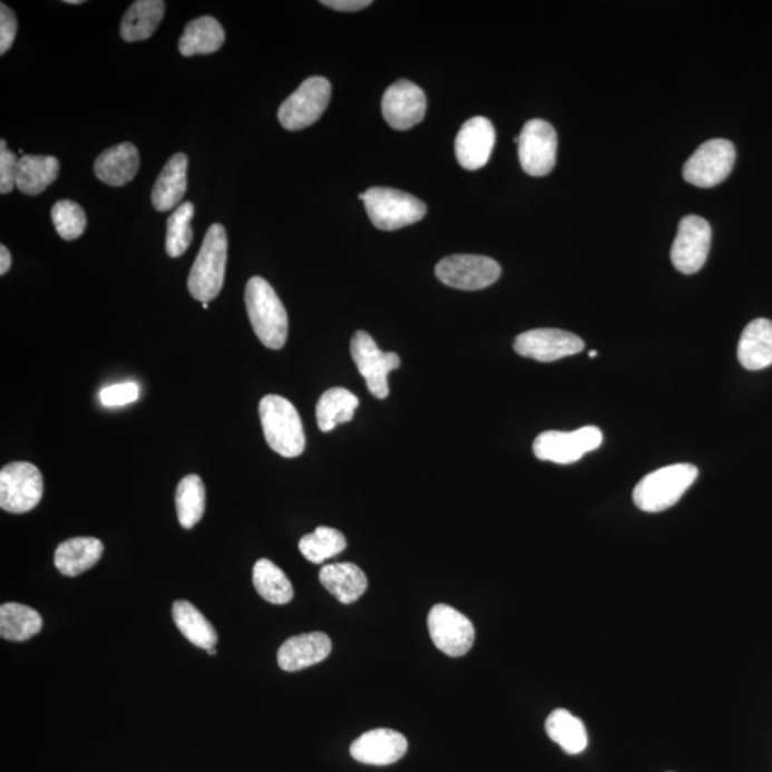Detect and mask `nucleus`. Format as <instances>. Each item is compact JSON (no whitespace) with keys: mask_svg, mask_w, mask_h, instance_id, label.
Here are the masks:
<instances>
[{"mask_svg":"<svg viewBox=\"0 0 772 772\" xmlns=\"http://www.w3.org/2000/svg\"><path fill=\"white\" fill-rule=\"evenodd\" d=\"M59 169L60 164L55 156H20L17 188L29 196L43 194L58 179Z\"/></svg>","mask_w":772,"mask_h":772,"instance_id":"nucleus-27","label":"nucleus"},{"mask_svg":"<svg viewBox=\"0 0 772 772\" xmlns=\"http://www.w3.org/2000/svg\"><path fill=\"white\" fill-rule=\"evenodd\" d=\"M166 4L163 0H138L126 10L120 23L125 42H140L153 37L163 22Z\"/></svg>","mask_w":772,"mask_h":772,"instance_id":"nucleus-25","label":"nucleus"},{"mask_svg":"<svg viewBox=\"0 0 772 772\" xmlns=\"http://www.w3.org/2000/svg\"><path fill=\"white\" fill-rule=\"evenodd\" d=\"M332 643L324 633L296 635L277 651V665L286 673H296L330 657Z\"/></svg>","mask_w":772,"mask_h":772,"instance_id":"nucleus-19","label":"nucleus"},{"mask_svg":"<svg viewBox=\"0 0 772 772\" xmlns=\"http://www.w3.org/2000/svg\"><path fill=\"white\" fill-rule=\"evenodd\" d=\"M139 153L136 146L129 143L106 149L95 160V175L100 182L109 186H124L129 184L139 170Z\"/></svg>","mask_w":772,"mask_h":772,"instance_id":"nucleus-20","label":"nucleus"},{"mask_svg":"<svg viewBox=\"0 0 772 772\" xmlns=\"http://www.w3.org/2000/svg\"><path fill=\"white\" fill-rule=\"evenodd\" d=\"M252 582L256 593L267 603L285 605L294 598V587L290 578L270 559H260L255 564Z\"/></svg>","mask_w":772,"mask_h":772,"instance_id":"nucleus-32","label":"nucleus"},{"mask_svg":"<svg viewBox=\"0 0 772 772\" xmlns=\"http://www.w3.org/2000/svg\"><path fill=\"white\" fill-rule=\"evenodd\" d=\"M18 33V19L7 4H0V55L8 52Z\"/></svg>","mask_w":772,"mask_h":772,"instance_id":"nucleus-39","label":"nucleus"},{"mask_svg":"<svg viewBox=\"0 0 772 772\" xmlns=\"http://www.w3.org/2000/svg\"><path fill=\"white\" fill-rule=\"evenodd\" d=\"M139 398V388L134 382L115 383L99 392V400L105 407H124Z\"/></svg>","mask_w":772,"mask_h":772,"instance_id":"nucleus-38","label":"nucleus"},{"mask_svg":"<svg viewBox=\"0 0 772 772\" xmlns=\"http://www.w3.org/2000/svg\"><path fill=\"white\" fill-rule=\"evenodd\" d=\"M739 361L749 371L772 365V321L759 317L745 326L739 343Z\"/></svg>","mask_w":772,"mask_h":772,"instance_id":"nucleus-23","label":"nucleus"},{"mask_svg":"<svg viewBox=\"0 0 772 772\" xmlns=\"http://www.w3.org/2000/svg\"><path fill=\"white\" fill-rule=\"evenodd\" d=\"M378 229L397 231L417 224L427 215V205L400 189L370 188L358 195Z\"/></svg>","mask_w":772,"mask_h":772,"instance_id":"nucleus-5","label":"nucleus"},{"mask_svg":"<svg viewBox=\"0 0 772 772\" xmlns=\"http://www.w3.org/2000/svg\"><path fill=\"white\" fill-rule=\"evenodd\" d=\"M346 548V539L338 529L317 527L314 532L305 535L300 541V551L307 561L322 564L334 558Z\"/></svg>","mask_w":772,"mask_h":772,"instance_id":"nucleus-34","label":"nucleus"},{"mask_svg":"<svg viewBox=\"0 0 772 772\" xmlns=\"http://www.w3.org/2000/svg\"><path fill=\"white\" fill-rule=\"evenodd\" d=\"M42 627V617L28 605L8 603L0 607V635L3 639L23 643L39 634Z\"/></svg>","mask_w":772,"mask_h":772,"instance_id":"nucleus-30","label":"nucleus"},{"mask_svg":"<svg viewBox=\"0 0 772 772\" xmlns=\"http://www.w3.org/2000/svg\"><path fill=\"white\" fill-rule=\"evenodd\" d=\"M545 730L549 739L561 746L565 753L575 755L587 749L588 735L583 721L567 710L553 711L545 723Z\"/></svg>","mask_w":772,"mask_h":772,"instance_id":"nucleus-31","label":"nucleus"},{"mask_svg":"<svg viewBox=\"0 0 772 772\" xmlns=\"http://www.w3.org/2000/svg\"><path fill=\"white\" fill-rule=\"evenodd\" d=\"M597 355H598V352H597V351H592V352H589V356H592V358H595V356H597Z\"/></svg>","mask_w":772,"mask_h":772,"instance_id":"nucleus-43","label":"nucleus"},{"mask_svg":"<svg viewBox=\"0 0 772 772\" xmlns=\"http://www.w3.org/2000/svg\"><path fill=\"white\" fill-rule=\"evenodd\" d=\"M260 417L265 441L285 458L300 457L306 438L300 413L292 402L280 395H266L260 402Z\"/></svg>","mask_w":772,"mask_h":772,"instance_id":"nucleus-2","label":"nucleus"},{"mask_svg":"<svg viewBox=\"0 0 772 772\" xmlns=\"http://www.w3.org/2000/svg\"><path fill=\"white\" fill-rule=\"evenodd\" d=\"M172 618L180 634L195 647L206 651L215 648L218 643V633L194 604L188 600H176L172 607Z\"/></svg>","mask_w":772,"mask_h":772,"instance_id":"nucleus-28","label":"nucleus"},{"mask_svg":"<svg viewBox=\"0 0 772 772\" xmlns=\"http://www.w3.org/2000/svg\"><path fill=\"white\" fill-rule=\"evenodd\" d=\"M332 88L330 80L312 77L302 82L300 88L281 105L277 119L286 130L296 133L314 125L324 115L330 105Z\"/></svg>","mask_w":772,"mask_h":772,"instance_id":"nucleus-6","label":"nucleus"},{"mask_svg":"<svg viewBox=\"0 0 772 772\" xmlns=\"http://www.w3.org/2000/svg\"><path fill=\"white\" fill-rule=\"evenodd\" d=\"M321 3L340 12H358L372 4L371 0H322Z\"/></svg>","mask_w":772,"mask_h":772,"instance_id":"nucleus-40","label":"nucleus"},{"mask_svg":"<svg viewBox=\"0 0 772 772\" xmlns=\"http://www.w3.org/2000/svg\"><path fill=\"white\" fill-rule=\"evenodd\" d=\"M188 189V156L175 154L164 166L153 190V205L158 212L178 208Z\"/></svg>","mask_w":772,"mask_h":772,"instance_id":"nucleus-21","label":"nucleus"},{"mask_svg":"<svg viewBox=\"0 0 772 772\" xmlns=\"http://www.w3.org/2000/svg\"><path fill=\"white\" fill-rule=\"evenodd\" d=\"M320 582L342 604L355 603L368 588L367 575L351 563L325 565Z\"/></svg>","mask_w":772,"mask_h":772,"instance_id":"nucleus-24","label":"nucleus"},{"mask_svg":"<svg viewBox=\"0 0 772 772\" xmlns=\"http://www.w3.org/2000/svg\"><path fill=\"white\" fill-rule=\"evenodd\" d=\"M43 477L30 462H12L0 471V507L10 514H25L39 506Z\"/></svg>","mask_w":772,"mask_h":772,"instance_id":"nucleus-7","label":"nucleus"},{"mask_svg":"<svg viewBox=\"0 0 772 772\" xmlns=\"http://www.w3.org/2000/svg\"><path fill=\"white\" fill-rule=\"evenodd\" d=\"M245 305L255 335L270 350H281L287 340V314L274 287L264 277H251L245 287Z\"/></svg>","mask_w":772,"mask_h":772,"instance_id":"nucleus-1","label":"nucleus"},{"mask_svg":"<svg viewBox=\"0 0 772 772\" xmlns=\"http://www.w3.org/2000/svg\"><path fill=\"white\" fill-rule=\"evenodd\" d=\"M176 514L185 529L194 528L204 517L206 491L201 477L190 473L182 478L175 494Z\"/></svg>","mask_w":772,"mask_h":772,"instance_id":"nucleus-33","label":"nucleus"},{"mask_svg":"<svg viewBox=\"0 0 772 772\" xmlns=\"http://www.w3.org/2000/svg\"><path fill=\"white\" fill-rule=\"evenodd\" d=\"M10 266H12V255H10L7 246H0V275H7Z\"/></svg>","mask_w":772,"mask_h":772,"instance_id":"nucleus-41","label":"nucleus"},{"mask_svg":"<svg viewBox=\"0 0 772 772\" xmlns=\"http://www.w3.org/2000/svg\"><path fill=\"white\" fill-rule=\"evenodd\" d=\"M436 275L442 284L456 290L479 291L496 284L501 266L488 256L452 255L439 262Z\"/></svg>","mask_w":772,"mask_h":772,"instance_id":"nucleus-12","label":"nucleus"},{"mask_svg":"<svg viewBox=\"0 0 772 772\" xmlns=\"http://www.w3.org/2000/svg\"><path fill=\"white\" fill-rule=\"evenodd\" d=\"M360 400L345 388H331L316 403V421L322 432H331L341 423L351 422Z\"/></svg>","mask_w":772,"mask_h":772,"instance_id":"nucleus-29","label":"nucleus"},{"mask_svg":"<svg viewBox=\"0 0 772 772\" xmlns=\"http://www.w3.org/2000/svg\"><path fill=\"white\" fill-rule=\"evenodd\" d=\"M208 654H209V655H216V649H215V648L209 649V651H208Z\"/></svg>","mask_w":772,"mask_h":772,"instance_id":"nucleus-44","label":"nucleus"},{"mask_svg":"<svg viewBox=\"0 0 772 772\" xmlns=\"http://www.w3.org/2000/svg\"><path fill=\"white\" fill-rule=\"evenodd\" d=\"M427 96L420 86L402 79L392 84L382 98V115L397 130H408L422 123Z\"/></svg>","mask_w":772,"mask_h":772,"instance_id":"nucleus-16","label":"nucleus"},{"mask_svg":"<svg viewBox=\"0 0 772 772\" xmlns=\"http://www.w3.org/2000/svg\"><path fill=\"white\" fill-rule=\"evenodd\" d=\"M225 43V30L212 17H201L192 20L179 39V52L186 58L195 55L218 52Z\"/></svg>","mask_w":772,"mask_h":772,"instance_id":"nucleus-26","label":"nucleus"},{"mask_svg":"<svg viewBox=\"0 0 772 772\" xmlns=\"http://www.w3.org/2000/svg\"><path fill=\"white\" fill-rule=\"evenodd\" d=\"M515 144H518L519 163L528 175L539 178L551 174L558 150L557 133L551 124L543 119L528 120Z\"/></svg>","mask_w":772,"mask_h":772,"instance_id":"nucleus-11","label":"nucleus"},{"mask_svg":"<svg viewBox=\"0 0 772 772\" xmlns=\"http://www.w3.org/2000/svg\"><path fill=\"white\" fill-rule=\"evenodd\" d=\"M202 307H204V310H208V307H209L208 302H205V304H202Z\"/></svg>","mask_w":772,"mask_h":772,"instance_id":"nucleus-45","label":"nucleus"},{"mask_svg":"<svg viewBox=\"0 0 772 772\" xmlns=\"http://www.w3.org/2000/svg\"><path fill=\"white\" fill-rule=\"evenodd\" d=\"M104 555V544L98 538H70L55 551V567L65 577H78L99 563Z\"/></svg>","mask_w":772,"mask_h":772,"instance_id":"nucleus-22","label":"nucleus"},{"mask_svg":"<svg viewBox=\"0 0 772 772\" xmlns=\"http://www.w3.org/2000/svg\"><path fill=\"white\" fill-rule=\"evenodd\" d=\"M698 478V468L675 463L648 473L634 489L635 506L644 512H661L674 507Z\"/></svg>","mask_w":772,"mask_h":772,"instance_id":"nucleus-4","label":"nucleus"},{"mask_svg":"<svg viewBox=\"0 0 772 772\" xmlns=\"http://www.w3.org/2000/svg\"><path fill=\"white\" fill-rule=\"evenodd\" d=\"M65 3L68 4H80L84 3L82 0H65Z\"/></svg>","mask_w":772,"mask_h":772,"instance_id":"nucleus-42","label":"nucleus"},{"mask_svg":"<svg viewBox=\"0 0 772 772\" xmlns=\"http://www.w3.org/2000/svg\"><path fill=\"white\" fill-rule=\"evenodd\" d=\"M494 145H496V129L491 120L483 116L467 120L459 129L456 139L459 165L467 170L481 169L491 158Z\"/></svg>","mask_w":772,"mask_h":772,"instance_id":"nucleus-17","label":"nucleus"},{"mask_svg":"<svg viewBox=\"0 0 772 772\" xmlns=\"http://www.w3.org/2000/svg\"><path fill=\"white\" fill-rule=\"evenodd\" d=\"M428 629L436 647L449 657H462L476 641V628L471 620L446 604H438L431 609Z\"/></svg>","mask_w":772,"mask_h":772,"instance_id":"nucleus-13","label":"nucleus"},{"mask_svg":"<svg viewBox=\"0 0 772 772\" xmlns=\"http://www.w3.org/2000/svg\"><path fill=\"white\" fill-rule=\"evenodd\" d=\"M584 348L582 338L571 332L551 330V328L524 332L514 342V350L518 355L531 358L538 362H554L577 355L584 351Z\"/></svg>","mask_w":772,"mask_h":772,"instance_id":"nucleus-15","label":"nucleus"},{"mask_svg":"<svg viewBox=\"0 0 772 772\" xmlns=\"http://www.w3.org/2000/svg\"><path fill=\"white\" fill-rule=\"evenodd\" d=\"M351 355L367 381L368 391L378 400L390 395L388 373L401 367V358L395 352H383L365 331H358L351 340Z\"/></svg>","mask_w":772,"mask_h":772,"instance_id":"nucleus-8","label":"nucleus"},{"mask_svg":"<svg viewBox=\"0 0 772 772\" xmlns=\"http://www.w3.org/2000/svg\"><path fill=\"white\" fill-rule=\"evenodd\" d=\"M603 441V432L597 427H584L573 432L545 431L535 439L534 453L541 461L569 466L598 449Z\"/></svg>","mask_w":772,"mask_h":772,"instance_id":"nucleus-9","label":"nucleus"},{"mask_svg":"<svg viewBox=\"0 0 772 772\" xmlns=\"http://www.w3.org/2000/svg\"><path fill=\"white\" fill-rule=\"evenodd\" d=\"M19 159L8 149L7 140H0V194L7 195L17 188Z\"/></svg>","mask_w":772,"mask_h":772,"instance_id":"nucleus-37","label":"nucleus"},{"mask_svg":"<svg viewBox=\"0 0 772 772\" xmlns=\"http://www.w3.org/2000/svg\"><path fill=\"white\" fill-rule=\"evenodd\" d=\"M52 222L60 238L65 241H75L80 238L88 226L85 211L77 202L62 199L55 204L52 212Z\"/></svg>","mask_w":772,"mask_h":772,"instance_id":"nucleus-36","label":"nucleus"},{"mask_svg":"<svg viewBox=\"0 0 772 772\" xmlns=\"http://www.w3.org/2000/svg\"><path fill=\"white\" fill-rule=\"evenodd\" d=\"M735 164V148L730 140H706L686 160L684 179L698 188H713L729 178Z\"/></svg>","mask_w":772,"mask_h":772,"instance_id":"nucleus-10","label":"nucleus"},{"mask_svg":"<svg viewBox=\"0 0 772 772\" xmlns=\"http://www.w3.org/2000/svg\"><path fill=\"white\" fill-rule=\"evenodd\" d=\"M195 208L190 202H184L175 209L168 219V234H166V254L170 257H179L188 251L194 238L190 222L194 218Z\"/></svg>","mask_w":772,"mask_h":772,"instance_id":"nucleus-35","label":"nucleus"},{"mask_svg":"<svg viewBox=\"0 0 772 772\" xmlns=\"http://www.w3.org/2000/svg\"><path fill=\"white\" fill-rule=\"evenodd\" d=\"M226 260H228V236L221 224H214L206 232L204 244L192 265L188 277L189 294L196 301L209 302L221 294L224 287Z\"/></svg>","mask_w":772,"mask_h":772,"instance_id":"nucleus-3","label":"nucleus"},{"mask_svg":"<svg viewBox=\"0 0 772 772\" xmlns=\"http://www.w3.org/2000/svg\"><path fill=\"white\" fill-rule=\"evenodd\" d=\"M408 741L397 731L380 729L368 731L353 741L351 755L362 764L390 765L405 755Z\"/></svg>","mask_w":772,"mask_h":772,"instance_id":"nucleus-18","label":"nucleus"},{"mask_svg":"<svg viewBox=\"0 0 772 772\" xmlns=\"http://www.w3.org/2000/svg\"><path fill=\"white\" fill-rule=\"evenodd\" d=\"M711 226L696 215H686L678 225L677 238L671 248V261L681 274H696L710 254Z\"/></svg>","mask_w":772,"mask_h":772,"instance_id":"nucleus-14","label":"nucleus"}]
</instances>
